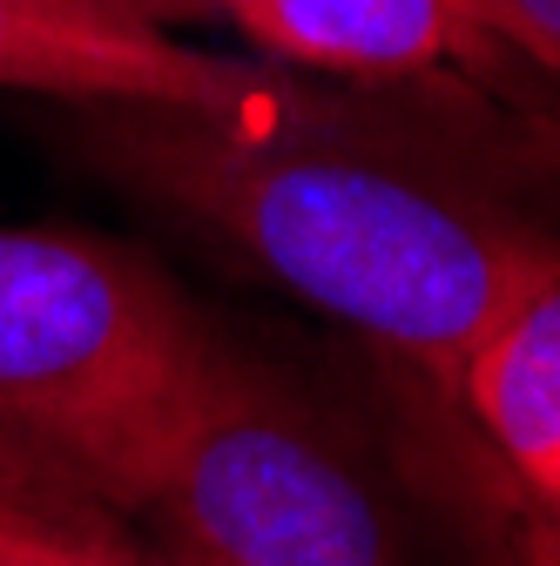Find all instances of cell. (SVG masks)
I'll use <instances>...</instances> for the list:
<instances>
[{
	"instance_id": "cell-4",
	"label": "cell",
	"mask_w": 560,
	"mask_h": 566,
	"mask_svg": "<svg viewBox=\"0 0 560 566\" xmlns=\"http://www.w3.org/2000/svg\"><path fill=\"white\" fill-rule=\"evenodd\" d=\"M0 88L230 122L284 102V82L270 67L183 48L156 21H128L95 0H0Z\"/></svg>"
},
{
	"instance_id": "cell-6",
	"label": "cell",
	"mask_w": 560,
	"mask_h": 566,
	"mask_svg": "<svg viewBox=\"0 0 560 566\" xmlns=\"http://www.w3.org/2000/svg\"><path fill=\"white\" fill-rule=\"evenodd\" d=\"M473 418L540 492L560 472V276L520 297L459 365Z\"/></svg>"
},
{
	"instance_id": "cell-11",
	"label": "cell",
	"mask_w": 560,
	"mask_h": 566,
	"mask_svg": "<svg viewBox=\"0 0 560 566\" xmlns=\"http://www.w3.org/2000/svg\"><path fill=\"white\" fill-rule=\"evenodd\" d=\"M540 500H547V513H553V520H560V472H553V479H547V485H540Z\"/></svg>"
},
{
	"instance_id": "cell-12",
	"label": "cell",
	"mask_w": 560,
	"mask_h": 566,
	"mask_svg": "<svg viewBox=\"0 0 560 566\" xmlns=\"http://www.w3.org/2000/svg\"><path fill=\"white\" fill-rule=\"evenodd\" d=\"M466 14H473V8H466Z\"/></svg>"
},
{
	"instance_id": "cell-7",
	"label": "cell",
	"mask_w": 560,
	"mask_h": 566,
	"mask_svg": "<svg viewBox=\"0 0 560 566\" xmlns=\"http://www.w3.org/2000/svg\"><path fill=\"white\" fill-rule=\"evenodd\" d=\"M0 566H149V559L82 513H54L0 485Z\"/></svg>"
},
{
	"instance_id": "cell-3",
	"label": "cell",
	"mask_w": 560,
	"mask_h": 566,
	"mask_svg": "<svg viewBox=\"0 0 560 566\" xmlns=\"http://www.w3.org/2000/svg\"><path fill=\"white\" fill-rule=\"evenodd\" d=\"M115 513L149 520L176 566H398L365 465L270 365L203 337Z\"/></svg>"
},
{
	"instance_id": "cell-2",
	"label": "cell",
	"mask_w": 560,
	"mask_h": 566,
	"mask_svg": "<svg viewBox=\"0 0 560 566\" xmlns=\"http://www.w3.org/2000/svg\"><path fill=\"white\" fill-rule=\"evenodd\" d=\"M203 337L128 243L0 230V485L54 513H115Z\"/></svg>"
},
{
	"instance_id": "cell-9",
	"label": "cell",
	"mask_w": 560,
	"mask_h": 566,
	"mask_svg": "<svg viewBox=\"0 0 560 566\" xmlns=\"http://www.w3.org/2000/svg\"><path fill=\"white\" fill-rule=\"evenodd\" d=\"M95 8H115V14H128V21H203V14H217L224 0H95Z\"/></svg>"
},
{
	"instance_id": "cell-10",
	"label": "cell",
	"mask_w": 560,
	"mask_h": 566,
	"mask_svg": "<svg viewBox=\"0 0 560 566\" xmlns=\"http://www.w3.org/2000/svg\"><path fill=\"white\" fill-rule=\"evenodd\" d=\"M527 566H560V520L547 513L540 526H533V546H527Z\"/></svg>"
},
{
	"instance_id": "cell-8",
	"label": "cell",
	"mask_w": 560,
	"mask_h": 566,
	"mask_svg": "<svg viewBox=\"0 0 560 566\" xmlns=\"http://www.w3.org/2000/svg\"><path fill=\"white\" fill-rule=\"evenodd\" d=\"M466 8L494 41H514L520 54L560 67V0H466Z\"/></svg>"
},
{
	"instance_id": "cell-5",
	"label": "cell",
	"mask_w": 560,
	"mask_h": 566,
	"mask_svg": "<svg viewBox=\"0 0 560 566\" xmlns=\"http://www.w3.org/2000/svg\"><path fill=\"white\" fill-rule=\"evenodd\" d=\"M224 14L257 48L338 75H418L494 41L466 0H224Z\"/></svg>"
},
{
	"instance_id": "cell-1",
	"label": "cell",
	"mask_w": 560,
	"mask_h": 566,
	"mask_svg": "<svg viewBox=\"0 0 560 566\" xmlns=\"http://www.w3.org/2000/svg\"><path fill=\"white\" fill-rule=\"evenodd\" d=\"M89 156L217 230L311 311L453 378L560 276V230L473 156L291 95L237 122L102 102Z\"/></svg>"
}]
</instances>
